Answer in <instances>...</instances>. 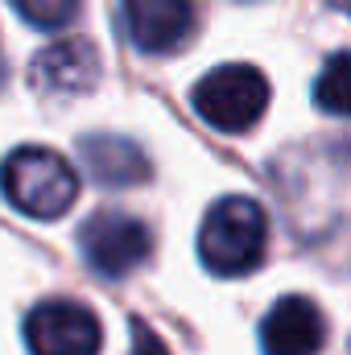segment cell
I'll list each match as a JSON object with an SVG mask.
<instances>
[{
    "instance_id": "1",
    "label": "cell",
    "mask_w": 351,
    "mask_h": 355,
    "mask_svg": "<svg viewBox=\"0 0 351 355\" xmlns=\"http://www.w3.org/2000/svg\"><path fill=\"white\" fill-rule=\"evenodd\" d=\"M268 219L248 194L219 198L198 227V257L215 277H244L264 261Z\"/></svg>"
},
{
    "instance_id": "2",
    "label": "cell",
    "mask_w": 351,
    "mask_h": 355,
    "mask_svg": "<svg viewBox=\"0 0 351 355\" xmlns=\"http://www.w3.org/2000/svg\"><path fill=\"white\" fill-rule=\"evenodd\" d=\"M0 190H4V198L17 211H25L33 219H58L79 198V174L54 149L25 145V149H17V153L4 157V166H0Z\"/></svg>"
},
{
    "instance_id": "3",
    "label": "cell",
    "mask_w": 351,
    "mask_h": 355,
    "mask_svg": "<svg viewBox=\"0 0 351 355\" xmlns=\"http://www.w3.org/2000/svg\"><path fill=\"white\" fill-rule=\"evenodd\" d=\"M198 116L219 132H248L268 107V79L257 67H215L194 87Z\"/></svg>"
},
{
    "instance_id": "4",
    "label": "cell",
    "mask_w": 351,
    "mask_h": 355,
    "mask_svg": "<svg viewBox=\"0 0 351 355\" xmlns=\"http://www.w3.org/2000/svg\"><path fill=\"white\" fill-rule=\"evenodd\" d=\"M79 248L99 277H128L141 268L153 252V236L137 215L124 211H95L87 223L79 227Z\"/></svg>"
},
{
    "instance_id": "5",
    "label": "cell",
    "mask_w": 351,
    "mask_h": 355,
    "mask_svg": "<svg viewBox=\"0 0 351 355\" xmlns=\"http://www.w3.org/2000/svg\"><path fill=\"white\" fill-rule=\"evenodd\" d=\"M25 343L33 355H99L103 327L87 306L54 297V302H42L29 310Z\"/></svg>"
},
{
    "instance_id": "6",
    "label": "cell",
    "mask_w": 351,
    "mask_h": 355,
    "mask_svg": "<svg viewBox=\"0 0 351 355\" xmlns=\"http://www.w3.org/2000/svg\"><path fill=\"white\" fill-rule=\"evenodd\" d=\"M124 33L145 54H170L194 29V0H124Z\"/></svg>"
},
{
    "instance_id": "7",
    "label": "cell",
    "mask_w": 351,
    "mask_h": 355,
    "mask_svg": "<svg viewBox=\"0 0 351 355\" xmlns=\"http://www.w3.org/2000/svg\"><path fill=\"white\" fill-rule=\"evenodd\" d=\"M327 339V318L310 297H277L261 322L264 355H318Z\"/></svg>"
},
{
    "instance_id": "8",
    "label": "cell",
    "mask_w": 351,
    "mask_h": 355,
    "mask_svg": "<svg viewBox=\"0 0 351 355\" xmlns=\"http://www.w3.org/2000/svg\"><path fill=\"white\" fill-rule=\"evenodd\" d=\"M29 83L42 95H83L99 83V54L91 42H54L29 62Z\"/></svg>"
},
{
    "instance_id": "9",
    "label": "cell",
    "mask_w": 351,
    "mask_h": 355,
    "mask_svg": "<svg viewBox=\"0 0 351 355\" xmlns=\"http://www.w3.org/2000/svg\"><path fill=\"white\" fill-rule=\"evenodd\" d=\"M79 157L99 186H141L149 182V157L141 145H132L128 137H112V132H91L79 141Z\"/></svg>"
},
{
    "instance_id": "10",
    "label": "cell",
    "mask_w": 351,
    "mask_h": 355,
    "mask_svg": "<svg viewBox=\"0 0 351 355\" xmlns=\"http://www.w3.org/2000/svg\"><path fill=\"white\" fill-rule=\"evenodd\" d=\"M314 103L331 116H351V50L331 54L314 79Z\"/></svg>"
},
{
    "instance_id": "11",
    "label": "cell",
    "mask_w": 351,
    "mask_h": 355,
    "mask_svg": "<svg viewBox=\"0 0 351 355\" xmlns=\"http://www.w3.org/2000/svg\"><path fill=\"white\" fill-rule=\"evenodd\" d=\"M83 0H12V8L33 25V29H62L79 17Z\"/></svg>"
},
{
    "instance_id": "12",
    "label": "cell",
    "mask_w": 351,
    "mask_h": 355,
    "mask_svg": "<svg viewBox=\"0 0 351 355\" xmlns=\"http://www.w3.org/2000/svg\"><path fill=\"white\" fill-rule=\"evenodd\" d=\"M132 355H170V352L145 322H132Z\"/></svg>"
},
{
    "instance_id": "13",
    "label": "cell",
    "mask_w": 351,
    "mask_h": 355,
    "mask_svg": "<svg viewBox=\"0 0 351 355\" xmlns=\"http://www.w3.org/2000/svg\"><path fill=\"white\" fill-rule=\"evenodd\" d=\"M331 4H335L339 12H348V17H351V0H331Z\"/></svg>"
},
{
    "instance_id": "14",
    "label": "cell",
    "mask_w": 351,
    "mask_h": 355,
    "mask_svg": "<svg viewBox=\"0 0 351 355\" xmlns=\"http://www.w3.org/2000/svg\"><path fill=\"white\" fill-rule=\"evenodd\" d=\"M0 83H4V54H0Z\"/></svg>"
}]
</instances>
